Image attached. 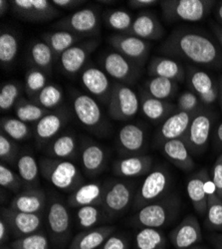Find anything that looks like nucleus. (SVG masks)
Here are the masks:
<instances>
[{"label":"nucleus","mask_w":222,"mask_h":249,"mask_svg":"<svg viewBox=\"0 0 222 249\" xmlns=\"http://www.w3.org/2000/svg\"><path fill=\"white\" fill-rule=\"evenodd\" d=\"M154 165V159L149 155H137L123 157L113 164L115 176L124 178H134L148 175Z\"/></svg>","instance_id":"nucleus-26"},{"label":"nucleus","mask_w":222,"mask_h":249,"mask_svg":"<svg viewBox=\"0 0 222 249\" xmlns=\"http://www.w3.org/2000/svg\"><path fill=\"white\" fill-rule=\"evenodd\" d=\"M81 81L91 95L103 103H109L114 85L104 70L95 66L86 67L81 73Z\"/></svg>","instance_id":"nucleus-23"},{"label":"nucleus","mask_w":222,"mask_h":249,"mask_svg":"<svg viewBox=\"0 0 222 249\" xmlns=\"http://www.w3.org/2000/svg\"><path fill=\"white\" fill-rule=\"evenodd\" d=\"M214 142L217 150H220L222 152V123L219 124V126L216 129L215 136H214Z\"/></svg>","instance_id":"nucleus-59"},{"label":"nucleus","mask_w":222,"mask_h":249,"mask_svg":"<svg viewBox=\"0 0 222 249\" xmlns=\"http://www.w3.org/2000/svg\"><path fill=\"white\" fill-rule=\"evenodd\" d=\"M205 223L208 231H222V198L216 195L212 181L208 188L207 211Z\"/></svg>","instance_id":"nucleus-39"},{"label":"nucleus","mask_w":222,"mask_h":249,"mask_svg":"<svg viewBox=\"0 0 222 249\" xmlns=\"http://www.w3.org/2000/svg\"><path fill=\"white\" fill-rule=\"evenodd\" d=\"M127 34L146 41H157L165 36V28L155 13L145 10L139 12Z\"/></svg>","instance_id":"nucleus-24"},{"label":"nucleus","mask_w":222,"mask_h":249,"mask_svg":"<svg viewBox=\"0 0 222 249\" xmlns=\"http://www.w3.org/2000/svg\"><path fill=\"white\" fill-rule=\"evenodd\" d=\"M48 234L55 249H64L71 236V217L66 203L51 196L46 207Z\"/></svg>","instance_id":"nucleus-5"},{"label":"nucleus","mask_w":222,"mask_h":249,"mask_svg":"<svg viewBox=\"0 0 222 249\" xmlns=\"http://www.w3.org/2000/svg\"><path fill=\"white\" fill-rule=\"evenodd\" d=\"M19 147L15 141L5 134L0 135V159L7 165H17L19 159Z\"/></svg>","instance_id":"nucleus-49"},{"label":"nucleus","mask_w":222,"mask_h":249,"mask_svg":"<svg viewBox=\"0 0 222 249\" xmlns=\"http://www.w3.org/2000/svg\"><path fill=\"white\" fill-rule=\"evenodd\" d=\"M76 221L77 225L82 231L91 230L98 227L99 224L107 218L102 206L87 205L76 209Z\"/></svg>","instance_id":"nucleus-40"},{"label":"nucleus","mask_w":222,"mask_h":249,"mask_svg":"<svg viewBox=\"0 0 222 249\" xmlns=\"http://www.w3.org/2000/svg\"><path fill=\"white\" fill-rule=\"evenodd\" d=\"M196 114L175 111L164 123H161L156 134V142L160 147L166 142L183 139L189 127V124Z\"/></svg>","instance_id":"nucleus-27"},{"label":"nucleus","mask_w":222,"mask_h":249,"mask_svg":"<svg viewBox=\"0 0 222 249\" xmlns=\"http://www.w3.org/2000/svg\"><path fill=\"white\" fill-rule=\"evenodd\" d=\"M11 234L10 228L7 224V222L4 220V218H0V243H1V247L8 242L9 235Z\"/></svg>","instance_id":"nucleus-56"},{"label":"nucleus","mask_w":222,"mask_h":249,"mask_svg":"<svg viewBox=\"0 0 222 249\" xmlns=\"http://www.w3.org/2000/svg\"><path fill=\"white\" fill-rule=\"evenodd\" d=\"M163 155L177 169L185 173H190L195 168L192 155L183 139L166 142L160 146Z\"/></svg>","instance_id":"nucleus-30"},{"label":"nucleus","mask_w":222,"mask_h":249,"mask_svg":"<svg viewBox=\"0 0 222 249\" xmlns=\"http://www.w3.org/2000/svg\"><path fill=\"white\" fill-rule=\"evenodd\" d=\"M157 51L167 57L183 59L207 68H222V50L214 36L204 29L177 27L159 45Z\"/></svg>","instance_id":"nucleus-1"},{"label":"nucleus","mask_w":222,"mask_h":249,"mask_svg":"<svg viewBox=\"0 0 222 249\" xmlns=\"http://www.w3.org/2000/svg\"><path fill=\"white\" fill-rule=\"evenodd\" d=\"M208 241L211 243L214 249H222V234L211 233L208 236Z\"/></svg>","instance_id":"nucleus-58"},{"label":"nucleus","mask_w":222,"mask_h":249,"mask_svg":"<svg viewBox=\"0 0 222 249\" xmlns=\"http://www.w3.org/2000/svg\"><path fill=\"white\" fill-rule=\"evenodd\" d=\"M139 103V110L144 117L154 124L164 123L176 111V106L173 104L168 101L155 99L146 92V90L140 93Z\"/></svg>","instance_id":"nucleus-32"},{"label":"nucleus","mask_w":222,"mask_h":249,"mask_svg":"<svg viewBox=\"0 0 222 249\" xmlns=\"http://www.w3.org/2000/svg\"><path fill=\"white\" fill-rule=\"evenodd\" d=\"M80 144L75 135L67 133L52 140L45 149V156L51 159L74 160L78 158Z\"/></svg>","instance_id":"nucleus-33"},{"label":"nucleus","mask_w":222,"mask_h":249,"mask_svg":"<svg viewBox=\"0 0 222 249\" xmlns=\"http://www.w3.org/2000/svg\"><path fill=\"white\" fill-rule=\"evenodd\" d=\"M73 110L85 128L93 132L103 128V112L93 97L87 94L77 93L73 98Z\"/></svg>","instance_id":"nucleus-17"},{"label":"nucleus","mask_w":222,"mask_h":249,"mask_svg":"<svg viewBox=\"0 0 222 249\" xmlns=\"http://www.w3.org/2000/svg\"><path fill=\"white\" fill-rule=\"evenodd\" d=\"M212 0H164L160 1L161 14L169 23L199 22L213 9Z\"/></svg>","instance_id":"nucleus-4"},{"label":"nucleus","mask_w":222,"mask_h":249,"mask_svg":"<svg viewBox=\"0 0 222 249\" xmlns=\"http://www.w3.org/2000/svg\"><path fill=\"white\" fill-rule=\"evenodd\" d=\"M169 240L158 228H139L135 236L137 249H167Z\"/></svg>","instance_id":"nucleus-37"},{"label":"nucleus","mask_w":222,"mask_h":249,"mask_svg":"<svg viewBox=\"0 0 222 249\" xmlns=\"http://www.w3.org/2000/svg\"><path fill=\"white\" fill-rule=\"evenodd\" d=\"M42 39L51 48L55 57H60L69 48L73 47L74 45L80 42H82L84 37L76 35L68 31L54 30L51 32L44 33L42 35Z\"/></svg>","instance_id":"nucleus-35"},{"label":"nucleus","mask_w":222,"mask_h":249,"mask_svg":"<svg viewBox=\"0 0 222 249\" xmlns=\"http://www.w3.org/2000/svg\"><path fill=\"white\" fill-rule=\"evenodd\" d=\"M100 42V38H90L69 48L59 57L60 68L68 76H73L83 70L89 57L98 48Z\"/></svg>","instance_id":"nucleus-13"},{"label":"nucleus","mask_w":222,"mask_h":249,"mask_svg":"<svg viewBox=\"0 0 222 249\" xmlns=\"http://www.w3.org/2000/svg\"><path fill=\"white\" fill-rule=\"evenodd\" d=\"M117 231L114 225H102L83 231L73 237L67 249H99Z\"/></svg>","instance_id":"nucleus-31"},{"label":"nucleus","mask_w":222,"mask_h":249,"mask_svg":"<svg viewBox=\"0 0 222 249\" xmlns=\"http://www.w3.org/2000/svg\"><path fill=\"white\" fill-rule=\"evenodd\" d=\"M9 246L13 249H51L49 235L42 231L16 238L9 244Z\"/></svg>","instance_id":"nucleus-47"},{"label":"nucleus","mask_w":222,"mask_h":249,"mask_svg":"<svg viewBox=\"0 0 222 249\" xmlns=\"http://www.w3.org/2000/svg\"><path fill=\"white\" fill-rule=\"evenodd\" d=\"M99 249H131V242L126 235L115 232Z\"/></svg>","instance_id":"nucleus-52"},{"label":"nucleus","mask_w":222,"mask_h":249,"mask_svg":"<svg viewBox=\"0 0 222 249\" xmlns=\"http://www.w3.org/2000/svg\"><path fill=\"white\" fill-rule=\"evenodd\" d=\"M52 3L55 7L65 10H72L85 3V1H81V0H52Z\"/></svg>","instance_id":"nucleus-54"},{"label":"nucleus","mask_w":222,"mask_h":249,"mask_svg":"<svg viewBox=\"0 0 222 249\" xmlns=\"http://www.w3.org/2000/svg\"><path fill=\"white\" fill-rule=\"evenodd\" d=\"M160 3L157 0H130L128 5L133 9H146Z\"/></svg>","instance_id":"nucleus-55"},{"label":"nucleus","mask_w":222,"mask_h":249,"mask_svg":"<svg viewBox=\"0 0 222 249\" xmlns=\"http://www.w3.org/2000/svg\"><path fill=\"white\" fill-rule=\"evenodd\" d=\"M218 100H219V105L222 112V77L218 79Z\"/></svg>","instance_id":"nucleus-62"},{"label":"nucleus","mask_w":222,"mask_h":249,"mask_svg":"<svg viewBox=\"0 0 222 249\" xmlns=\"http://www.w3.org/2000/svg\"><path fill=\"white\" fill-rule=\"evenodd\" d=\"M9 6H11L9 1H5V0H0V14H1V16H4L5 13H7Z\"/></svg>","instance_id":"nucleus-61"},{"label":"nucleus","mask_w":222,"mask_h":249,"mask_svg":"<svg viewBox=\"0 0 222 249\" xmlns=\"http://www.w3.org/2000/svg\"><path fill=\"white\" fill-rule=\"evenodd\" d=\"M107 184L108 182H102L100 180L82 184L75 192L69 195L67 205L73 209H79V207L87 205L102 206Z\"/></svg>","instance_id":"nucleus-25"},{"label":"nucleus","mask_w":222,"mask_h":249,"mask_svg":"<svg viewBox=\"0 0 222 249\" xmlns=\"http://www.w3.org/2000/svg\"><path fill=\"white\" fill-rule=\"evenodd\" d=\"M150 77L166 78L177 83L187 80V70L184 65L175 59L167 56H154L148 66Z\"/></svg>","instance_id":"nucleus-29"},{"label":"nucleus","mask_w":222,"mask_h":249,"mask_svg":"<svg viewBox=\"0 0 222 249\" xmlns=\"http://www.w3.org/2000/svg\"><path fill=\"white\" fill-rule=\"evenodd\" d=\"M188 249H208L207 247H205V246H201V245H195L191 248H188Z\"/></svg>","instance_id":"nucleus-63"},{"label":"nucleus","mask_w":222,"mask_h":249,"mask_svg":"<svg viewBox=\"0 0 222 249\" xmlns=\"http://www.w3.org/2000/svg\"><path fill=\"white\" fill-rule=\"evenodd\" d=\"M48 84V74L45 72L32 67L26 72L24 90L30 100L33 99L39 92H41Z\"/></svg>","instance_id":"nucleus-48"},{"label":"nucleus","mask_w":222,"mask_h":249,"mask_svg":"<svg viewBox=\"0 0 222 249\" xmlns=\"http://www.w3.org/2000/svg\"><path fill=\"white\" fill-rule=\"evenodd\" d=\"M169 239L175 249H188L203 241V231L196 216L187 215L171 231Z\"/></svg>","instance_id":"nucleus-21"},{"label":"nucleus","mask_w":222,"mask_h":249,"mask_svg":"<svg viewBox=\"0 0 222 249\" xmlns=\"http://www.w3.org/2000/svg\"><path fill=\"white\" fill-rule=\"evenodd\" d=\"M172 177L165 165H158L153 169L139 188L136 192L134 200V210L138 211L142 207L169 195Z\"/></svg>","instance_id":"nucleus-6"},{"label":"nucleus","mask_w":222,"mask_h":249,"mask_svg":"<svg viewBox=\"0 0 222 249\" xmlns=\"http://www.w3.org/2000/svg\"><path fill=\"white\" fill-rule=\"evenodd\" d=\"M0 184L3 189H6L14 194L21 193L20 191L24 186L23 180L20 176L3 162L0 164Z\"/></svg>","instance_id":"nucleus-50"},{"label":"nucleus","mask_w":222,"mask_h":249,"mask_svg":"<svg viewBox=\"0 0 222 249\" xmlns=\"http://www.w3.org/2000/svg\"><path fill=\"white\" fill-rule=\"evenodd\" d=\"M1 217L7 222L11 234L16 238L23 237L32 234L42 226L43 214L26 213L21 212H16L10 207H2Z\"/></svg>","instance_id":"nucleus-20"},{"label":"nucleus","mask_w":222,"mask_h":249,"mask_svg":"<svg viewBox=\"0 0 222 249\" xmlns=\"http://www.w3.org/2000/svg\"><path fill=\"white\" fill-rule=\"evenodd\" d=\"M146 92L155 99L170 101L178 92V83L170 79L151 77L145 83Z\"/></svg>","instance_id":"nucleus-38"},{"label":"nucleus","mask_w":222,"mask_h":249,"mask_svg":"<svg viewBox=\"0 0 222 249\" xmlns=\"http://www.w3.org/2000/svg\"><path fill=\"white\" fill-rule=\"evenodd\" d=\"M1 133L15 142L27 141L33 134L29 124L16 117H3L1 119Z\"/></svg>","instance_id":"nucleus-43"},{"label":"nucleus","mask_w":222,"mask_h":249,"mask_svg":"<svg viewBox=\"0 0 222 249\" xmlns=\"http://www.w3.org/2000/svg\"><path fill=\"white\" fill-rule=\"evenodd\" d=\"M41 176L59 191L72 194L84 184V178L73 160L43 157L39 160Z\"/></svg>","instance_id":"nucleus-3"},{"label":"nucleus","mask_w":222,"mask_h":249,"mask_svg":"<svg viewBox=\"0 0 222 249\" xmlns=\"http://www.w3.org/2000/svg\"><path fill=\"white\" fill-rule=\"evenodd\" d=\"M190 90L197 95L205 107H209L218 100V82L207 72L190 67L187 71Z\"/></svg>","instance_id":"nucleus-16"},{"label":"nucleus","mask_w":222,"mask_h":249,"mask_svg":"<svg viewBox=\"0 0 222 249\" xmlns=\"http://www.w3.org/2000/svg\"><path fill=\"white\" fill-rule=\"evenodd\" d=\"M68 113L64 110H57L43 117L34 128V141L38 149L47 147L54 140L67 123Z\"/></svg>","instance_id":"nucleus-19"},{"label":"nucleus","mask_w":222,"mask_h":249,"mask_svg":"<svg viewBox=\"0 0 222 249\" xmlns=\"http://www.w3.org/2000/svg\"><path fill=\"white\" fill-rule=\"evenodd\" d=\"M205 108L200 99L191 90L180 93L176 102V111L189 114H197Z\"/></svg>","instance_id":"nucleus-51"},{"label":"nucleus","mask_w":222,"mask_h":249,"mask_svg":"<svg viewBox=\"0 0 222 249\" xmlns=\"http://www.w3.org/2000/svg\"><path fill=\"white\" fill-rule=\"evenodd\" d=\"M139 98L128 85L115 83L110 101L108 114L115 121H127L134 118L139 111Z\"/></svg>","instance_id":"nucleus-10"},{"label":"nucleus","mask_w":222,"mask_h":249,"mask_svg":"<svg viewBox=\"0 0 222 249\" xmlns=\"http://www.w3.org/2000/svg\"><path fill=\"white\" fill-rule=\"evenodd\" d=\"M18 175L21 178L25 189H36L40 184L39 162L29 152L20 153L17 161Z\"/></svg>","instance_id":"nucleus-34"},{"label":"nucleus","mask_w":222,"mask_h":249,"mask_svg":"<svg viewBox=\"0 0 222 249\" xmlns=\"http://www.w3.org/2000/svg\"><path fill=\"white\" fill-rule=\"evenodd\" d=\"M118 150L124 157L144 155L147 146L146 130L137 124H126L117 138Z\"/></svg>","instance_id":"nucleus-18"},{"label":"nucleus","mask_w":222,"mask_h":249,"mask_svg":"<svg viewBox=\"0 0 222 249\" xmlns=\"http://www.w3.org/2000/svg\"><path fill=\"white\" fill-rule=\"evenodd\" d=\"M31 101L46 110H56L64 101V91L59 85L49 83L41 92H39L31 99Z\"/></svg>","instance_id":"nucleus-42"},{"label":"nucleus","mask_w":222,"mask_h":249,"mask_svg":"<svg viewBox=\"0 0 222 249\" xmlns=\"http://www.w3.org/2000/svg\"><path fill=\"white\" fill-rule=\"evenodd\" d=\"M82 169L88 178L102 174L108 164V153L104 146L91 140H83L79 152Z\"/></svg>","instance_id":"nucleus-15"},{"label":"nucleus","mask_w":222,"mask_h":249,"mask_svg":"<svg viewBox=\"0 0 222 249\" xmlns=\"http://www.w3.org/2000/svg\"><path fill=\"white\" fill-rule=\"evenodd\" d=\"M1 249H13V248L11 246H9V245H4V246L1 247Z\"/></svg>","instance_id":"nucleus-64"},{"label":"nucleus","mask_w":222,"mask_h":249,"mask_svg":"<svg viewBox=\"0 0 222 249\" xmlns=\"http://www.w3.org/2000/svg\"><path fill=\"white\" fill-rule=\"evenodd\" d=\"M55 55L44 41H34L28 49V61L32 68H37L50 75Z\"/></svg>","instance_id":"nucleus-36"},{"label":"nucleus","mask_w":222,"mask_h":249,"mask_svg":"<svg viewBox=\"0 0 222 249\" xmlns=\"http://www.w3.org/2000/svg\"><path fill=\"white\" fill-rule=\"evenodd\" d=\"M213 122L214 114L209 109H205V107L193 117L185 137L183 138L191 155L200 156L206 151Z\"/></svg>","instance_id":"nucleus-9"},{"label":"nucleus","mask_w":222,"mask_h":249,"mask_svg":"<svg viewBox=\"0 0 222 249\" xmlns=\"http://www.w3.org/2000/svg\"><path fill=\"white\" fill-rule=\"evenodd\" d=\"M55 30H63L84 38L97 36L100 33L99 9L90 6L77 10L60 19L53 25Z\"/></svg>","instance_id":"nucleus-8"},{"label":"nucleus","mask_w":222,"mask_h":249,"mask_svg":"<svg viewBox=\"0 0 222 249\" xmlns=\"http://www.w3.org/2000/svg\"><path fill=\"white\" fill-rule=\"evenodd\" d=\"M211 175V181L215 193L220 198H222V152L219 154L213 164Z\"/></svg>","instance_id":"nucleus-53"},{"label":"nucleus","mask_w":222,"mask_h":249,"mask_svg":"<svg viewBox=\"0 0 222 249\" xmlns=\"http://www.w3.org/2000/svg\"><path fill=\"white\" fill-rule=\"evenodd\" d=\"M111 46L139 67L148 60L151 50L149 41L137 38L127 33L114 34L108 39Z\"/></svg>","instance_id":"nucleus-12"},{"label":"nucleus","mask_w":222,"mask_h":249,"mask_svg":"<svg viewBox=\"0 0 222 249\" xmlns=\"http://www.w3.org/2000/svg\"><path fill=\"white\" fill-rule=\"evenodd\" d=\"M135 183L129 180L108 181L102 209L107 219L123 215L135 200Z\"/></svg>","instance_id":"nucleus-7"},{"label":"nucleus","mask_w":222,"mask_h":249,"mask_svg":"<svg viewBox=\"0 0 222 249\" xmlns=\"http://www.w3.org/2000/svg\"><path fill=\"white\" fill-rule=\"evenodd\" d=\"M13 14L27 22H47L60 16V10L48 0H12Z\"/></svg>","instance_id":"nucleus-11"},{"label":"nucleus","mask_w":222,"mask_h":249,"mask_svg":"<svg viewBox=\"0 0 222 249\" xmlns=\"http://www.w3.org/2000/svg\"><path fill=\"white\" fill-rule=\"evenodd\" d=\"M19 51L17 36L10 31H2L0 34V63L2 67L10 66L15 61Z\"/></svg>","instance_id":"nucleus-44"},{"label":"nucleus","mask_w":222,"mask_h":249,"mask_svg":"<svg viewBox=\"0 0 222 249\" xmlns=\"http://www.w3.org/2000/svg\"><path fill=\"white\" fill-rule=\"evenodd\" d=\"M214 14H215V18H216L217 23L220 26H222V1L218 2L216 4L215 10H214Z\"/></svg>","instance_id":"nucleus-60"},{"label":"nucleus","mask_w":222,"mask_h":249,"mask_svg":"<svg viewBox=\"0 0 222 249\" xmlns=\"http://www.w3.org/2000/svg\"><path fill=\"white\" fill-rule=\"evenodd\" d=\"M22 86L18 82H5L0 90V110L7 112L16 106L18 101L21 99Z\"/></svg>","instance_id":"nucleus-46"},{"label":"nucleus","mask_w":222,"mask_h":249,"mask_svg":"<svg viewBox=\"0 0 222 249\" xmlns=\"http://www.w3.org/2000/svg\"><path fill=\"white\" fill-rule=\"evenodd\" d=\"M106 25L120 33H128L134 18L132 14L125 9H110L104 13Z\"/></svg>","instance_id":"nucleus-45"},{"label":"nucleus","mask_w":222,"mask_h":249,"mask_svg":"<svg viewBox=\"0 0 222 249\" xmlns=\"http://www.w3.org/2000/svg\"><path fill=\"white\" fill-rule=\"evenodd\" d=\"M47 202L48 198L43 190L39 188L25 189L14 196L9 207L16 212L43 214L47 207Z\"/></svg>","instance_id":"nucleus-28"},{"label":"nucleus","mask_w":222,"mask_h":249,"mask_svg":"<svg viewBox=\"0 0 222 249\" xmlns=\"http://www.w3.org/2000/svg\"><path fill=\"white\" fill-rule=\"evenodd\" d=\"M14 112L17 119L21 120L26 124H31L38 123L52 111L42 108L31 100L21 98L14 107Z\"/></svg>","instance_id":"nucleus-41"},{"label":"nucleus","mask_w":222,"mask_h":249,"mask_svg":"<svg viewBox=\"0 0 222 249\" xmlns=\"http://www.w3.org/2000/svg\"><path fill=\"white\" fill-rule=\"evenodd\" d=\"M181 200L176 195H167L137 211L130 222L137 228H160L171 224L179 215Z\"/></svg>","instance_id":"nucleus-2"},{"label":"nucleus","mask_w":222,"mask_h":249,"mask_svg":"<svg viewBox=\"0 0 222 249\" xmlns=\"http://www.w3.org/2000/svg\"><path fill=\"white\" fill-rule=\"evenodd\" d=\"M210 183L209 173L206 169H201L193 173L187 181V193L194 211L205 216L208 201V188Z\"/></svg>","instance_id":"nucleus-22"},{"label":"nucleus","mask_w":222,"mask_h":249,"mask_svg":"<svg viewBox=\"0 0 222 249\" xmlns=\"http://www.w3.org/2000/svg\"><path fill=\"white\" fill-rule=\"evenodd\" d=\"M102 66L110 78L120 84H132L139 77V66L117 51L109 52L103 57Z\"/></svg>","instance_id":"nucleus-14"},{"label":"nucleus","mask_w":222,"mask_h":249,"mask_svg":"<svg viewBox=\"0 0 222 249\" xmlns=\"http://www.w3.org/2000/svg\"><path fill=\"white\" fill-rule=\"evenodd\" d=\"M210 26H211L213 36L217 40V42H218V44H219V46L222 50V26H220L217 22H214V23L211 22Z\"/></svg>","instance_id":"nucleus-57"}]
</instances>
